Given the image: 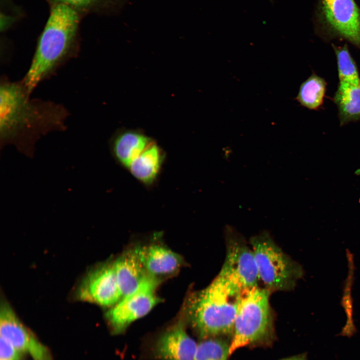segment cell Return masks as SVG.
I'll return each mask as SVG.
<instances>
[{
    "mask_svg": "<svg viewBox=\"0 0 360 360\" xmlns=\"http://www.w3.org/2000/svg\"><path fill=\"white\" fill-rule=\"evenodd\" d=\"M164 152L152 141L130 164L128 170L141 183L150 186L156 180L164 161Z\"/></svg>",
    "mask_w": 360,
    "mask_h": 360,
    "instance_id": "15",
    "label": "cell"
},
{
    "mask_svg": "<svg viewBox=\"0 0 360 360\" xmlns=\"http://www.w3.org/2000/svg\"><path fill=\"white\" fill-rule=\"evenodd\" d=\"M242 290L218 274L208 286L190 296L186 315L200 338L233 333L238 300Z\"/></svg>",
    "mask_w": 360,
    "mask_h": 360,
    "instance_id": "2",
    "label": "cell"
},
{
    "mask_svg": "<svg viewBox=\"0 0 360 360\" xmlns=\"http://www.w3.org/2000/svg\"><path fill=\"white\" fill-rule=\"evenodd\" d=\"M48 4L60 2L68 4L84 16L90 14H110L116 12L126 0H46ZM13 0H0V6H14Z\"/></svg>",
    "mask_w": 360,
    "mask_h": 360,
    "instance_id": "17",
    "label": "cell"
},
{
    "mask_svg": "<svg viewBox=\"0 0 360 360\" xmlns=\"http://www.w3.org/2000/svg\"><path fill=\"white\" fill-rule=\"evenodd\" d=\"M20 353L10 342L0 337V360H19Z\"/></svg>",
    "mask_w": 360,
    "mask_h": 360,
    "instance_id": "20",
    "label": "cell"
},
{
    "mask_svg": "<svg viewBox=\"0 0 360 360\" xmlns=\"http://www.w3.org/2000/svg\"><path fill=\"white\" fill-rule=\"evenodd\" d=\"M142 132L126 130L118 133L113 139L112 150L116 161L128 168L132 162L152 142Z\"/></svg>",
    "mask_w": 360,
    "mask_h": 360,
    "instance_id": "16",
    "label": "cell"
},
{
    "mask_svg": "<svg viewBox=\"0 0 360 360\" xmlns=\"http://www.w3.org/2000/svg\"><path fill=\"white\" fill-rule=\"evenodd\" d=\"M160 280L147 274L136 288L122 296L106 312V318L114 334L124 332L160 302L156 292Z\"/></svg>",
    "mask_w": 360,
    "mask_h": 360,
    "instance_id": "5",
    "label": "cell"
},
{
    "mask_svg": "<svg viewBox=\"0 0 360 360\" xmlns=\"http://www.w3.org/2000/svg\"><path fill=\"white\" fill-rule=\"evenodd\" d=\"M137 248L147 274L160 279L176 273L182 264L179 254L159 244L138 246Z\"/></svg>",
    "mask_w": 360,
    "mask_h": 360,
    "instance_id": "13",
    "label": "cell"
},
{
    "mask_svg": "<svg viewBox=\"0 0 360 360\" xmlns=\"http://www.w3.org/2000/svg\"><path fill=\"white\" fill-rule=\"evenodd\" d=\"M282 360H307L306 356L304 354L291 356Z\"/></svg>",
    "mask_w": 360,
    "mask_h": 360,
    "instance_id": "21",
    "label": "cell"
},
{
    "mask_svg": "<svg viewBox=\"0 0 360 360\" xmlns=\"http://www.w3.org/2000/svg\"><path fill=\"white\" fill-rule=\"evenodd\" d=\"M230 344L215 338L203 339L198 344L194 360H228Z\"/></svg>",
    "mask_w": 360,
    "mask_h": 360,
    "instance_id": "19",
    "label": "cell"
},
{
    "mask_svg": "<svg viewBox=\"0 0 360 360\" xmlns=\"http://www.w3.org/2000/svg\"><path fill=\"white\" fill-rule=\"evenodd\" d=\"M269 0L272 1V0Z\"/></svg>",
    "mask_w": 360,
    "mask_h": 360,
    "instance_id": "22",
    "label": "cell"
},
{
    "mask_svg": "<svg viewBox=\"0 0 360 360\" xmlns=\"http://www.w3.org/2000/svg\"><path fill=\"white\" fill-rule=\"evenodd\" d=\"M20 85L4 83L0 89V125L2 136H14L19 130L28 127L40 117L39 112L31 102Z\"/></svg>",
    "mask_w": 360,
    "mask_h": 360,
    "instance_id": "7",
    "label": "cell"
},
{
    "mask_svg": "<svg viewBox=\"0 0 360 360\" xmlns=\"http://www.w3.org/2000/svg\"><path fill=\"white\" fill-rule=\"evenodd\" d=\"M250 244L260 280L273 290L292 288L302 274L300 266L276 244L266 232L254 236Z\"/></svg>",
    "mask_w": 360,
    "mask_h": 360,
    "instance_id": "4",
    "label": "cell"
},
{
    "mask_svg": "<svg viewBox=\"0 0 360 360\" xmlns=\"http://www.w3.org/2000/svg\"><path fill=\"white\" fill-rule=\"evenodd\" d=\"M113 262L122 297L136 288L148 274L137 246L124 252Z\"/></svg>",
    "mask_w": 360,
    "mask_h": 360,
    "instance_id": "14",
    "label": "cell"
},
{
    "mask_svg": "<svg viewBox=\"0 0 360 360\" xmlns=\"http://www.w3.org/2000/svg\"><path fill=\"white\" fill-rule=\"evenodd\" d=\"M337 64L338 82L334 101L341 124L360 119V75L347 45H332Z\"/></svg>",
    "mask_w": 360,
    "mask_h": 360,
    "instance_id": "6",
    "label": "cell"
},
{
    "mask_svg": "<svg viewBox=\"0 0 360 360\" xmlns=\"http://www.w3.org/2000/svg\"><path fill=\"white\" fill-rule=\"evenodd\" d=\"M78 296L80 300L111 306L122 298L114 262L100 264L90 270L82 280Z\"/></svg>",
    "mask_w": 360,
    "mask_h": 360,
    "instance_id": "9",
    "label": "cell"
},
{
    "mask_svg": "<svg viewBox=\"0 0 360 360\" xmlns=\"http://www.w3.org/2000/svg\"><path fill=\"white\" fill-rule=\"evenodd\" d=\"M322 9L332 32L360 49V10L354 0H322Z\"/></svg>",
    "mask_w": 360,
    "mask_h": 360,
    "instance_id": "11",
    "label": "cell"
},
{
    "mask_svg": "<svg viewBox=\"0 0 360 360\" xmlns=\"http://www.w3.org/2000/svg\"><path fill=\"white\" fill-rule=\"evenodd\" d=\"M326 86V80L313 72L301 84L296 100L304 108L318 110L323 104Z\"/></svg>",
    "mask_w": 360,
    "mask_h": 360,
    "instance_id": "18",
    "label": "cell"
},
{
    "mask_svg": "<svg viewBox=\"0 0 360 360\" xmlns=\"http://www.w3.org/2000/svg\"><path fill=\"white\" fill-rule=\"evenodd\" d=\"M197 346L187 332L184 320H180L158 338L153 356L159 360H194Z\"/></svg>",
    "mask_w": 360,
    "mask_h": 360,
    "instance_id": "12",
    "label": "cell"
},
{
    "mask_svg": "<svg viewBox=\"0 0 360 360\" xmlns=\"http://www.w3.org/2000/svg\"><path fill=\"white\" fill-rule=\"evenodd\" d=\"M0 334L20 352L28 353L34 360H52L48 348L21 322L4 300L0 304Z\"/></svg>",
    "mask_w": 360,
    "mask_h": 360,
    "instance_id": "10",
    "label": "cell"
},
{
    "mask_svg": "<svg viewBox=\"0 0 360 360\" xmlns=\"http://www.w3.org/2000/svg\"><path fill=\"white\" fill-rule=\"evenodd\" d=\"M269 296V290L258 286L242 292L230 344V355L239 348L263 341L270 334L272 318Z\"/></svg>",
    "mask_w": 360,
    "mask_h": 360,
    "instance_id": "3",
    "label": "cell"
},
{
    "mask_svg": "<svg viewBox=\"0 0 360 360\" xmlns=\"http://www.w3.org/2000/svg\"><path fill=\"white\" fill-rule=\"evenodd\" d=\"M48 18L39 36L35 54L24 80L29 92L48 75L76 44L84 16L74 8L60 2L48 4Z\"/></svg>",
    "mask_w": 360,
    "mask_h": 360,
    "instance_id": "1",
    "label": "cell"
},
{
    "mask_svg": "<svg viewBox=\"0 0 360 360\" xmlns=\"http://www.w3.org/2000/svg\"><path fill=\"white\" fill-rule=\"evenodd\" d=\"M226 258L220 274L241 290L258 286L260 280L252 250L228 228Z\"/></svg>",
    "mask_w": 360,
    "mask_h": 360,
    "instance_id": "8",
    "label": "cell"
}]
</instances>
